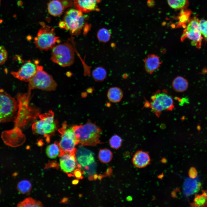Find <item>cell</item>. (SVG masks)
<instances>
[{
	"label": "cell",
	"mask_w": 207,
	"mask_h": 207,
	"mask_svg": "<svg viewBox=\"0 0 207 207\" xmlns=\"http://www.w3.org/2000/svg\"><path fill=\"white\" fill-rule=\"evenodd\" d=\"M188 174L189 177L191 179H195L198 177L197 171L195 168L194 167L190 168Z\"/></svg>",
	"instance_id": "obj_33"
},
{
	"label": "cell",
	"mask_w": 207,
	"mask_h": 207,
	"mask_svg": "<svg viewBox=\"0 0 207 207\" xmlns=\"http://www.w3.org/2000/svg\"><path fill=\"white\" fill-rule=\"evenodd\" d=\"M43 206V204L41 202L31 198H26L17 205V206L19 207H41Z\"/></svg>",
	"instance_id": "obj_25"
},
{
	"label": "cell",
	"mask_w": 207,
	"mask_h": 207,
	"mask_svg": "<svg viewBox=\"0 0 207 207\" xmlns=\"http://www.w3.org/2000/svg\"><path fill=\"white\" fill-rule=\"evenodd\" d=\"M72 0H52L47 5V9L49 14L56 16L61 15L67 8L71 6Z\"/></svg>",
	"instance_id": "obj_14"
},
{
	"label": "cell",
	"mask_w": 207,
	"mask_h": 207,
	"mask_svg": "<svg viewBox=\"0 0 207 207\" xmlns=\"http://www.w3.org/2000/svg\"><path fill=\"white\" fill-rule=\"evenodd\" d=\"M79 181L78 179H75L73 180L72 182V184L74 185H76L78 184Z\"/></svg>",
	"instance_id": "obj_35"
},
{
	"label": "cell",
	"mask_w": 207,
	"mask_h": 207,
	"mask_svg": "<svg viewBox=\"0 0 207 207\" xmlns=\"http://www.w3.org/2000/svg\"><path fill=\"white\" fill-rule=\"evenodd\" d=\"M132 162L136 167L141 168L149 165L150 163L151 159L148 152L139 150L136 152L134 155Z\"/></svg>",
	"instance_id": "obj_16"
},
{
	"label": "cell",
	"mask_w": 207,
	"mask_h": 207,
	"mask_svg": "<svg viewBox=\"0 0 207 207\" xmlns=\"http://www.w3.org/2000/svg\"><path fill=\"white\" fill-rule=\"evenodd\" d=\"M122 140L121 138L118 135H113L109 141L110 147L114 149H118L122 145Z\"/></svg>",
	"instance_id": "obj_29"
},
{
	"label": "cell",
	"mask_w": 207,
	"mask_h": 207,
	"mask_svg": "<svg viewBox=\"0 0 207 207\" xmlns=\"http://www.w3.org/2000/svg\"><path fill=\"white\" fill-rule=\"evenodd\" d=\"M181 13L179 19V24L180 25L183 26L185 24L188 22L190 20L189 17L191 14V12L188 10H183Z\"/></svg>",
	"instance_id": "obj_30"
},
{
	"label": "cell",
	"mask_w": 207,
	"mask_h": 207,
	"mask_svg": "<svg viewBox=\"0 0 207 207\" xmlns=\"http://www.w3.org/2000/svg\"><path fill=\"white\" fill-rule=\"evenodd\" d=\"M111 32L109 30L102 28L100 29L97 33V37L99 41L105 43L108 41L110 39Z\"/></svg>",
	"instance_id": "obj_27"
},
{
	"label": "cell",
	"mask_w": 207,
	"mask_h": 207,
	"mask_svg": "<svg viewBox=\"0 0 207 207\" xmlns=\"http://www.w3.org/2000/svg\"><path fill=\"white\" fill-rule=\"evenodd\" d=\"M58 131L61 135V139L59 142L61 150L59 157L67 153L76 154L77 150L76 146L79 143V141L72 127H69L66 122H64Z\"/></svg>",
	"instance_id": "obj_7"
},
{
	"label": "cell",
	"mask_w": 207,
	"mask_h": 207,
	"mask_svg": "<svg viewBox=\"0 0 207 207\" xmlns=\"http://www.w3.org/2000/svg\"><path fill=\"white\" fill-rule=\"evenodd\" d=\"M51 49V59L53 62L62 67L70 66L74 63V49L68 41L59 43Z\"/></svg>",
	"instance_id": "obj_5"
},
{
	"label": "cell",
	"mask_w": 207,
	"mask_h": 207,
	"mask_svg": "<svg viewBox=\"0 0 207 207\" xmlns=\"http://www.w3.org/2000/svg\"><path fill=\"white\" fill-rule=\"evenodd\" d=\"M148 104L152 111L159 117L165 110H172L174 108L172 97L166 91H158L152 96Z\"/></svg>",
	"instance_id": "obj_9"
},
{
	"label": "cell",
	"mask_w": 207,
	"mask_h": 207,
	"mask_svg": "<svg viewBox=\"0 0 207 207\" xmlns=\"http://www.w3.org/2000/svg\"><path fill=\"white\" fill-rule=\"evenodd\" d=\"M107 72L105 68L102 67H98L92 71V76L95 80L97 82L103 81L107 76Z\"/></svg>",
	"instance_id": "obj_24"
},
{
	"label": "cell",
	"mask_w": 207,
	"mask_h": 207,
	"mask_svg": "<svg viewBox=\"0 0 207 207\" xmlns=\"http://www.w3.org/2000/svg\"><path fill=\"white\" fill-rule=\"evenodd\" d=\"M188 86L187 80L180 76L176 77L172 83L173 89L177 92L181 93L185 91L188 88Z\"/></svg>",
	"instance_id": "obj_19"
},
{
	"label": "cell",
	"mask_w": 207,
	"mask_h": 207,
	"mask_svg": "<svg viewBox=\"0 0 207 207\" xmlns=\"http://www.w3.org/2000/svg\"><path fill=\"white\" fill-rule=\"evenodd\" d=\"M202 193L195 194L193 201L190 204L193 207H207V189L203 190L202 189Z\"/></svg>",
	"instance_id": "obj_21"
},
{
	"label": "cell",
	"mask_w": 207,
	"mask_h": 207,
	"mask_svg": "<svg viewBox=\"0 0 207 207\" xmlns=\"http://www.w3.org/2000/svg\"><path fill=\"white\" fill-rule=\"evenodd\" d=\"M98 157L101 162L107 163L112 160L113 153L109 149L106 148L101 149L99 151Z\"/></svg>",
	"instance_id": "obj_23"
},
{
	"label": "cell",
	"mask_w": 207,
	"mask_h": 207,
	"mask_svg": "<svg viewBox=\"0 0 207 207\" xmlns=\"http://www.w3.org/2000/svg\"><path fill=\"white\" fill-rule=\"evenodd\" d=\"M39 63L38 60H35L34 62L30 60L27 61L18 71H12L11 73L14 77L19 80L28 82L36 73Z\"/></svg>",
	"instance_id": "obj_12"
},
{
	"label": "cell",
	"mask_w": 207,
	"mask_h": 207,
	"mask_svg": "<svg viewBox=\"0 0 207 207\" xmlns=\"http://www.w3.org/2000/svg\"><path fill=\"white\" fill-rule=\"evenodd\" d=\"M77 167L83 170V174L95 172V163L94 154L91 151L81 145L77 150L75 155Z\"/></svg>",
	"instance_id": "obj_10"
},
{
	"label": "cell",
	"mask_w": 207,
	"mask_h": 207,
	"mask_svg": "<svg viewBox=\"0 0 207 207\" xmlns=\"http://www.w3.org/2000/svg\"><path fill=\"white\" fill-rule=\"evenodd\" d=\"M86 16L81 11L76 9H71L65 13L63 20L64 29L72 35L79 34L84 26Z\"/></svg>",
	"instance_id": "obj_8"
},
{
	"label": "cell",
	"mask_w": 207,
	"mask_h": 207,
	"mask_svg": "<svg viewBox=\"0 0 207 207\" xmlns=\"http://www.w3.org/2000/svg\"><path fill=\"white\" fill-rule=\"evenodd\" d=\"M32 185L30 182L27 180H23L17 184V188L21 193L24 194L28 193L31 190Z\"/></svg>",
	"instance_id": "obj_26"
},
{
	"label": "cell",
	"mask_w": 207,
	"mask_h": 207,
	"mask_svg": "<svg viewBox=\"0 0 207 207\" xmlns=\"http://www.w3.org/2000/svg\"><path fill=\"white\" fill-rule=\"evenodd\" d=\"M100 0H74L73 4L76 9L83 12L87 13L98 10V3Z\"/></svg>",
	"instance_id": "obj_15"
},
{
	"label": "cell",
	"mask_w": 207,
	"mask_h": 207,
	"mask_svg": "<svg viewBox=\"0 0 207 207\" xmlns=\"http://www.w3.org/2000/svg\"><path fill=\"white\" fill-rule=\"evenodd\" d=\"M40 24L41 27L34 38V43L37 47L41 51L52 49L60 43V37L56 36L54 28L43 22Z\"/></svg>",
	"instance_id": "obj_3"
},
{
	"label": "cell",
	"mask_w": 207,
	"mask_h": 207,
	"mask_svg": "<svg viewBox=\"0 0 207 207\" xmlns=\"http://www.w3.org/2000/svg\"><path fill=\"white\" fill-rule=\"evenodd\" d=\"M46 153L47 156L49 158L54 159L60 156V148L59 142H55L48 145L46 147Z\"/></svg>",
	"instance_id": "obj_22"
},
{
	"label": "cell",
	"mask_w": 207,
	"mask_h": 207,
	"mask_svg": "<svg viewBox=\"0 0 207 207\" xmlns=\"http://www.w3.org/2000/svg\"><path fill=\"white\" fill-rule=\"evenodd\" d=\"M199 26L202 35L207 39V20L202 19L200 20Z\"/></svg>",
	"instance_id": "obj_31"
},
{
	"label": "cell",
	"mask_w": 207,
	"mask_h": 207,
	"mask_svg": "<svg viewBox=\"0 0 207 207\" xmlns=\"http://www.w3.org/2000/svg\"><path fill=\"white\" fill-rule=\"evenodd\" d=\"M72 128L81 145L95 146L101 143L100 138L102 131L90 120L84 124L76 125Z\"/></svg>",
	"instance_id": "obj_1"
},
{
	"label": "cell",
	"mask_w": 207,
	"mask_h": 207,
	"mask_svg": "<svg viewBox=\"0 0 207 207\" xmlns=\"http://www.w3.org/2000/svg\"><path fill=\"white\" fill-rule=\"evenodd\" d=\"M8 53L7 51L3 46H0V65L3 64L7 60Z\"/></svg>",
	"instance_id": "obj_32"
},
{
	"label": "cell",
	"mask_w": 207,
	"mask_h": 207,
	"mask_svg": "<svg viewBox=\"0 0 207 207\" xmlns=\"http://www.w3.org/2000/svg\"><path fill=\"white\" fill-rule=\"evenodd\" d=\"M83 174L82 171L79 169H76L73 173V176L78 179H83Z\"/></svg>",
	"instance_id": "obj_34"
},
{
	"label": "cell",
	"mask_w": 207,
	"mask_h": 207,
	"mask_svg": "<svg viewBox=\"0 0 207 207\" xmlns=\"http://www.w3.org/2000/svg\"><path fill=\"white\" fill-rule=\"evenodd\" d=\"M169 5L175 9L184 8L188 3V0H167Z\"/></svg>",
	"instance_id": "obj_28"
},
{
	"label": "cell",
	"mask_w": 207,
	"mask_h": 207,
	"mask_svg": "<svg viewBox=\"0 0 207 207\" xmlns=\"http://www.w3.org/2000/svg\"><path fill=\"white\" fill-rule=\"evenodd\" d=\"M75 153H67L60 156V166L61 170L69 177L73 176L76 167Z\"/></svg>",
	"instance_id": "obj_13"
},
{
	"label": "cell",
	"mask_w": 207,
	"mask_h": 207,
	"mask_svg": "<svg viewBox=\"0 0 207 207\" xmlns=\"http://www.w3.org/2000/svg\"><path fill=\"white\" fill-rule=\"evenodd\" d=\"M201 185L200 181L198 177L195 179H188L185 183V193L188 195L195 194L199 190Z\"/></svg>",
	"instance_id": "obj_18"
},
{
	"label": "cell",
	"mask_w": 207,
	"mask_h": 207,
	"mask_svg": "<svg viewBox=\"0 0 207 207\" xmlns=\"http://www.w3.org/2000/svg\"><path fill=\"white\" fill-rule=\"evenodd\" d=\"M40 119L34 122L32 126L34 134L43 135L49 142L50 137L55 133L57 127V123L55 119L54 114L51 110L39 115Z\"/></svg>",
	"instance_id": "obj_2"
},
{
	"label": "cell",
	"mask_w": 207,
	"mask_h": 207,
	"mask_svg": "<svg viewBox=\"0 0 207 207\" xmlns=\"http://www.w3.org/2000/svg\"><path fill=\"white\" fill-rule=\"evenodd\" d=\"M107 96L111 102L117 103L122 99L123 97V93L121 89L119 87H112L108 89Z\"/></svg>",
	"instance_id": "obj_20"
},
{
	"label": "cell",
	"mask_w": 207,
	"mask_h": 207,
	"mask_svg": "<svg viewBox=\"0 0 207 207\" xmlns=\"http://www.w3.org/2000/svg\"><path fill=\"white\" fill-rule=\"evenodd\" d=\"M18 108L19 104L14 98L0 89V123L14 121Z\"/></svg>",
	"instance_id": "obj_4"
},
{
	"label": "cell",
	"mask_w": 207,
	"mask_h": 207,
	"mask_svg": "<svg viewBox=\"0 0 207 207\" xmlns=\"http://www.w3.org/2000/svg\"><path fill=\"white\" fill-rule=\"evenodd\" d=\"M144 62L145 70L150 74L158 69L161 64L160 57L154 54L148 55Z\"/></svg>",
	"instance_id": "obj_17"
},
{
	"label": "cell",
	"mask_w": 207,
	"mask_h": 207,
	"mask_svg": "<svg viewBox=\"0 0 207 207\" xmlns=\"http://www.w3.org/2000/svg\"><path fill=\"white\" fill-rule=\"evenodd\" d=\"M200 20L194 17L189 20L186 26L181 38L183 41L186 38L191 41V44L200 48L203 37L200 32L199 26Z\"/></svg>",
	"instance_id": "obj_11"
},
{
	"label": "cell",
	"mask_w": 207,
	"mask_h": 207,
	"mask_svg": "<svg viewBox=\"0 0 207 207\" xmlns=\"http://www.w3.org/2000/svg\"><path fill=\"white\" fill-rule=\"evenodd\" d=\"M1 0H0V3H1Z\"/></svg>",
	"instance_id": "obj_36"
},
{
	"label": "cell",
	"mask_w": 207,
	"mask_h": 207,
	"mask_svg": "<svg viewBox=\"0 0 207 207\" xmlns=\"http://www.w3.org/2000/svg\"><path fill=\"white\" fill-rule=\"evenodd\" d=\"M28 91L38 89L43 91L55 90L57 84L52 76L43 70V66L38 64L37 71L28 82Z\"/></svg>",
	"instance_id": "obj_6"
}]
</instances>
